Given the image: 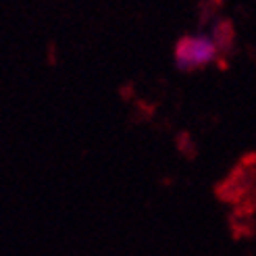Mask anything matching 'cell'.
Segmentation results:
<instances>
[{"label":"cell","mask_w":256,"mask_h":256,"mask_svg":"<svg viewBox=\"0 0 256 256\" xmlns=\"http://www.w3.org/2000/svg\"><path fill=\"white\" fill-rule=\"evenodd\" d=\"M219 44L208 36H184L175 44V65L179 71H198L216 58Z\"/></svg>","instance_id":"1"}]
</instances>
